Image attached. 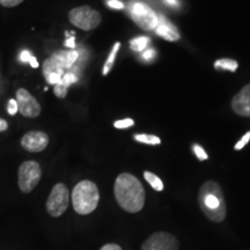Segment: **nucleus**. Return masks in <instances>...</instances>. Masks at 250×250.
I'll return each instance as SVG.
<instances>
[{
	"instance_id": "f257e3e1",
	"label": "nucleus",
	"mask_w": 250,
	"mask_h": 250,
	"mask_svg": "<svg viewBox=\"0 0 250 250\" xmlns=\"http://www.w3.org/2000/svg\"><path fill=\"white\" fill-rule=\"evenodd\" d=\"M116 201L123 210L130 213L142 211L145 204V191L140 181L132 174L122 173L117 176L114 187Z\"/></svg>"
},
{
	"instance_id": "f03ea898",
	"label": "nucleus",
	"mask_w": 250,
	"mask_h": 250,
	"mask_svg": "<svg viewBox=\"0 0 250 250\" xmlns=\"http://www.w3.org/2000/svg\"><path fill=\"white\" fill-rule=\"evenodd\" d=\"M198 204L206 218L214 223H221L227 214L226 203L220 186L214 181H208L199 189Z\"/></svg>"
},
{
	"instance_id": "7ed1b4c3",
	"label": "nucleus",
	"mask_w": 250,
	"mask_h": 250,
	"mask_svg": "<svg viewBox=\"0 0 250 250\" xmlns=\"http://www.w3.org/2000/svg\"><path fill=\"white\" fill-rule=\"evenodd\" d=\"M72 205L78 214H90L98 208L100 202L99 188L92 181H81L74 187L71 195Z\"/></svg>"
},
{
	"instance_id": "20e7f679",
	"label": "nucleus",
	"mask_w": 250,
	"mask_h": 250,
	"mask_svg": "<svg viewBox=\"0 0 250 250\" xmlns=\"http://www.w3.org/2000/svg\"><path fill=\"white\" fill-rule=\"evenodd\" d=\"M78 59H79V52L77 50L55 52L43 62V77L46 78L54 73L64 76L65 71L72 70Z\"/></svg>"
},
{
	"instance_id": "39448f33",
	"label": "nucleus",
	"mask_w": 250,
	"mask_h": 250,
	"mask_svg": "<svg viewBox=\"0 0 250 250\" xmlns=\"http://www.w3.org/2000/svg\"><path fill=\"white\" fill-rule=\"evenodd\" d=\"M42 177V169L39 162L29 160L20 165L18 170V186L23 193L33 191L40 183Z\"/></svg>"
},
{
	"instance_id": "423d86ee",
	"label": "nucleus",
	"mask_w": 250,
	"mask_h": 250,
	"mask_svg": "<svg viewBox=\"0 0 250 250\" xmlns=\"http://www.w3.org/2000/svg\"><path fill=\"white\" fill-rule=\"evenodd\" d=\"M68 19L72 24L86 31L95 29L102 21L101 14L95 9L90 8L89 6H80V7L73 8L68 13Z\"/></svg>"
},
{
	"instance_id": "0eeeda50",
	"label": "nucleus",
	"mask_w": 250,
	"mask_h": 250,
	"mask_svg": "<svg viewBox=\"0 0 250 250\" xmlns=\"http://www.w3.org/2000/svg\"><path fill=\"white\" fill-rule=\"evenodd\" d=\"M70 203V192L64 183H57L52 188L48 197L45 208L46 212L54 218H58L67 210Z\"/></svg>"
},
{
	"instance_id": "6e6552de",
	"label": "nucleus",
	"mask_w": 250,
	"mask_h": 250,
	"mask_svg": "<svg viewBox=\"0 0 250 250\" xmlns=\"http://www.w3.org/2000/svg\"><path fill=\"white\" fill-rule=\"evenodd\" d=\"M130 17L143 30H154L159 23V17L148 5L136 1L130 6Z\"/></svg>"
},
{
	"instance_id": "1a4fd4ad",
	"label": "nucleus",
	"mask_w": 250,
	"mask_h": 250,
	"mask_svg": "<svg viewBox=\"0 0 250 250\" xmlns=\"http://www.w3.org/2000/svg\"><path fill=\"white\" fill-rule=\"evenodd\" d=\"M179 240L170 233L156 232L144 242L142 250H179Z\"/></svg>"
},
{
	"instance_id": "9d476101",
	"label": "nucleus",
	"mask_w": 250,
	"mask_h": 250,
	"mask_svg": "<svg viewBox=\"0 0 250 250\" xmlns=\"http://www.w3.org/2000/svg\"><path fill=\"white\" fill-rule=\"evenodd\" d=\"M17 102L18 110L23 117L35 118L40 116L42 110L41 104L27 89L19 88L17 90Z\"/></svg>"
},
{
	"instance_id": "9b49d317",
	"label": "nucleus",
	"mask_w": 250,
	"mask_h": 250,
	"mask_svg": "<svg viewBox=\"0 0 250 250\" xmlns=\"http://www.w3.org/2000/svg\"><path fill=\"white\" fill-rule=\"evenodd\" d=\"M49 145V136L43 131H30L21 138V146L30 153L44 151Z\"/></svg>"
},
{
	"instance_id": "f8f14e48",
	"label": "nucleus",
	"mask_w": 250,
	"mask_h": 250,
	"mask_svg": "<svg viewBox=\"0 0 250 250\" xmlns=\"http://www.w3.org/2000/svg\"><path fill=\"white\" fill-rule=\"evenodd\" d=\"M232 108L237 115L250 117V83L243 87L232 100Z\"/></svg>"
},
{
	"instance_id": "ddd939ff",
	"label": "nucleus",
	"mask_w": 250,
	"mask_h": 250,
	"mask_svg": "<svg viewBox=\"0 0 250 250\" xmlns=\"http://www.w3.org/2000/svg\"><path fill=\"white\" fill-rule=\"evenodd\" d=\"M154 30L156 35L162 37V39H165L166 41L174 42V41L180 40V33L179 30H177V28L175 27L173 23L169 22L164 15H160V17H159V23Z\"/></svg>"
},
{
	"instance_id": "4468645a",
	"label": "nucleus",
	"mask_w": 250,
	"mask_h": 250,
	"mask_svg": "<svg viewBox=\"0 0 250 250\" xmlns=\"http://www.w3.org/2000/svg\"><path fill=\"white\" fill-rule=\"evenodd\" d=\"M214 67L218 68V70H226L230 72H235L239 67V64H237L236 61L234 59H218L214 62Z\"/></svg>"
},
{
	"instance_id": "2eb2a0df",
	"label": "nucleus",
	"mask_w": 250,
	"mask_h": 250,
	"mask_svg": "<svg viewBox=\"0 0 250 250\" xmlns=\"http://www.w3.org/2000/svg\"><path fill=\"white\" fill-rule=\"evenodd\" d=\"M120 48H121V43L117 42L116 44L114 45V48H112L110 55H109L107 62H105V64H104V66H103V71H102L103 76H107L109 72H110L112 65H114V62H115V59H116L117 52H118V50H120Z\"/></svg>"
},
{
	"instance_id": "dca6fc26",
	"label": "nucleus",
	"mask_w": 250,
	"mask_h": 250,
	"mask_svg": "<svg viewBox=\"0 0 250 250\" xmlns=\"http://www.w3.org/2000/svg\"><path fill=\"white\" fill-rule=\"evenodd\" d=\"M144 177H145V180L147 181L149 186H151L155 191H162V190H164V183H162V181L159 179L155 174L151 173V171H145V173H144Z\"/></svg>"
},
{
	"instance_id": "f3484780",
	"label": "nucleus",
	"mask_w": 250,
	"mask_h": 250,
	"mask_svg": "<svg viewBox=\"0 0 250 250\" xmlns=\"http://www.w3.org/2000/svg\"><path fill=\"white\" fill-rule=\"evenodd\" d=\"M149 41H151V40H149V37H146V36L136 37V39H133L130 42V46H131V49L133 50V51L142 52L146 49V46L148 45Z\"/></svg>"
},
{
	"instance_id": "a211bd4d",
	"label": "nucleus",
	"mask_w": 250,
	"mask_h": 250,
	"mask_svg": "<svg viewBox=\"0 0 250 250\" xmlns=\"http://www.w3.org/2000/svg\"><path fill=\"white\" fill-rule=\"evenodd\" d=\"M134 139L137 142L148 144V145H159V144H161V139L159 137L153 136V134H136Z\"/></svg>"
},
{
	"instance_id": "6ab92c4d",
	"label": "nucleus",
	"mask_w": 250,
	"mask_h": 250,
	"mask_svg": "<svg viewBox=\"0 0 250 250\" xmlns=\"http://www.w3.org/2000/svg\"><path fill=\"white\" fill-rule=\"evenodd\" d=\"M67 90H68V86L65 85V83L61 80V83H57V85H55L54 93H55V95L57 96V98L64 99L65 96H66Z\"/></svg>"
},
{
	"instance_id": "aec40b11",
	"label": "nucleus",
	"mask_w": 250,
	"mask_h": 250,
	"mask_svg": "<svg viewBox=\"0 0 250 250\" xmlns=\"http://www.w3.org/2000/svg\"><path fill=\"white\" fill-rule=\"evenodd\" d=\"M62 81L65 83V85L70 87L72 83H76L78 81V76L74 72H66L62 78Z\"/></svg>"
},
{
	"instance_id": "412c9836",
	"label": "nucleus",
	"mask_w": 250,
	"mask_h": 250,
	"mask_svg": "<svg viewBox=\"0 0 250 250\" xmlns=\"http://www.w3.org/2000/svg\"><path fill=\"white\" fill-rule=\"evenodd\" d=\"M133 124H134L133 120H131V118H126V120H121V121L115 122L114 126L116 127V129H127V127L133 126Z\"/></svg>"
},
{
	"instance_id": "4be33fe9",
	"label": "nucleus",
	"mask_w": 250,
	"mask_h": 250,
	"mask_svg": "<svg viewBox=\"0 0 250 250\" xmlns=\"http://www.w3.org/2000/svg\"><path fill=\"white\" fill-rule=\"evenodd\" d=\"M193 152H195V154L197 158L199 159L201 161H204V160H208V154H206V152L203 149L201 146L199 145H193Z\"/></svg>"
},
{
	"instance_id": "5701e85b",
	"label": "nucleus",
	"mask_w": 250,
	"mask_h": 250,
	"mask_svg": "<svg viewBox=\"0 0 250 250\" xmlns=\"http://www.w3.org/2000/svg\"><path fill=\"white\" fill-rule=\"evenodd\" d=\"M249 140H250V131L249 132H247L245 136L242 137L241 140H240L239 143H236V145L234 146V148H235L236 151H240V149H242L247 145V144L249 143Z\"/></svg>"
},
{
	"instance_id": "b1692460",
	"label": "nucleus",
	"mask_w": 250,
	"mask_h": 250,
	"mask_svg": "<svg viewBox=\"0 0 250 250\" xmlns=\"http://www.w3.org/2000/svg\"><path fill=\"white\" fill-rule=\"evenodd\" d=\"M105 4H107L108 7L114 8V9L124 8V4L121 1V0H105Z\"/></svg>"
},
{
	"instance_id": "393cba45",
	"label": "nucleus",
	"mask_w": 250,
	"mask_h": 250,
	"mask_svg": "<svg viewBox=\"0 0 250 250\" xmlns=\"http://www.w3.org/2000/svg\"><path fill=\"white\" fill-rule=\"evenodd\" d=\"M7 111H8L9 115H15L19 111L18 110V102H17V100H14V99L9 100L8 105H7Z\"/></svg>"
},
{
	"instance_id": "a878e982",
	"label": "nucleus",
	"mask_w": 250,
	"mask_h": 250,
	"mask_svg": "<svg viewBox=\"0 0 250 250\" xmlns=\"http://www.w3.org/2000/svg\"><path fill=\"white\" fill-rule=\"evenodd\" d=\"M22 1H24V0H0V5H2L4 7H15Z\"/></svg>"
},
{
	"instance_id": "bb28decb",
	"label": "nucleus",
	"mask_w": 250,
	"mask_h": 250,
	"mask_svg": "<svg viewBox=\"0 0 250 250\" xmlns=\"http://www.w3.org/2000/svg\"><path fill=\"white\" fill-rule=\"evenodd\" d=\"M142 57H143L144 61H147V62L152 61V59L155 57V50H153V49L146 50L145 52H143Z\"/></svg>"
},
{
	"instance_id": "cd10ccee",
	"label": "nucleus",
	"mask_w": 250,
	"mask_h": 250,
	"mask_svg": "<svg viewBox=\"0 0 250 250\" xmlns=\"http://www.w3.org/2000/svg\"><path fill=\"white\" fill-rule=\"evenodd\" d=\"M76 37L74 36H71L68 37V39L65 41V46H67V48L70 49H74L76 48Z\"/></svg>"
},
{
	"instance_id": "c85d7f7f",
	"label": "nucleus",
	"mask_w": 250,
	"mask_h": 250,
	"mask_svg": "<svg viewBox=\"0 0 250 250\" xmlns=\"http://www.w3.org/2000/svg\"><path fill=\"white\" fill-rule=\"evenodd\" d=\"M31 57V54L29 51H27V50H24V51L21 52L20 55V61L22 62H29V59Z\"/></svg>"
},
{
	"instance_id": "c756f323",
	"label": "nucleus",
	"mask_w": 250,
	"mask_h": 250,
	"mask_svg": "<svg viewBox=\"0 0 250 250\" xmlns=\"http://www.w3.org/2000/svg\"><path fill=\"white\" fill-rule=\"evenodd\" d=\"M100 250H122V248L118 245H115V243H108V245L103 246Z\"/></svg>"
},
{
	"instance_id": "7c9ffc66",
	"label": "nucleus",
	"mask_w": 250,
	"mask_h": 250,
	"mask_svg": "<svg viewBox=\"0 0 250 250\" xmlns=\"http://www.w3.org/2000/svg\"><path fill=\"white\" fill-rule=\"evenodd\" d=\"M164 1L166 2V5L170 6V7H177L180 5L179 0H164Z\"/></svg>"
},
{
	"instance_id": "2f4dec72",
	"label": "nucleus",
	"mask_w": 250,
	"mask_h": 250,
	"mask_svg": "<svg viewBox=\"0 0 250 250\" xmlns=\"http://www.w3.org/2000/svg\"><path fill=\"white\" fill-rule=\"evenodd\" d=\"M8 129V123L2 118H0V132H4Z\"/></svg>"
},
{
	"instance_id": "473e14b6",
	"label": "nucleus",
	"mask_w": 250,
	"mask_h": 250,
	"mask_svg": "<svg viewBox=\"0 0 250 250\" xmlns=\"http://www.w3.org/2000/svg\"><path fill=\"white\" fill-rule=\"evenodd\" d=\"M29 64L31 65V67H34V68H36V67H39V62H37V59L34 57V56H31L30 57V59H29Z\"/></svg>"
}]
</instances>
